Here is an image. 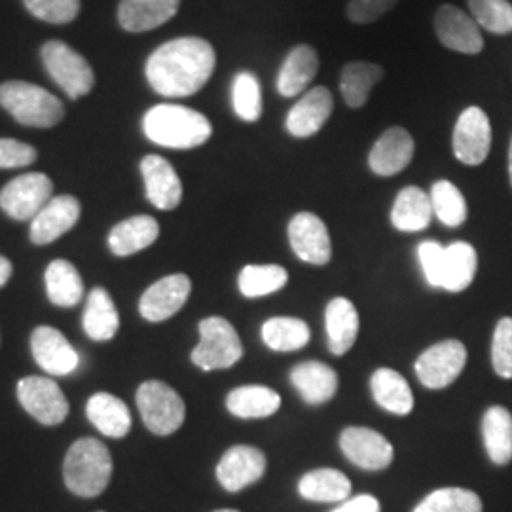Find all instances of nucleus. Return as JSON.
<instances>
[{"label": "nucleus", "mask_w": 512, "mask_h": 512, "mask_svg": "<svg viewBox=\"0 0 512 512\" xmlns=\"http://www.w3.org/2000/svg\"><path fill=\"white\" fill-rule=\"evenodd\" d=\"M215 65L217 54L207 40L175 38L148 57V84L164 97H190L209 82Z\"/></svg>", "instance_id": "obj_1"}, {"label": "nucleus", "mask_w": 512, "mask_h": 512, "mask_svg": "<svg viewBox=\"0 0 512 512\" xmlns=\"http://www.w3.org/2000/svg\"><path fill=\"white\" fill-rule=\"evenodd\" d=\"M143 129L152 143L175 150L202 147L213 135V126L202 112L183 105L152 107L143 118Z\"/></svg>", "instance_id": "obj_2"}, {"label": "nucleus", "mask_w": 512, "mask_h": 512, "mask_svg": "<svg viewBox=\"0 0 512 512\" xmlns=\"http://www.w3.org/2000/svg\"><path fill=\"white\" fill-rule=\"evenodd\" d=\"M112 458L109 448L97 439H80L69 448L63 478L69 492L78 497H97L109 486Z\"/></svg>", "instance_id": "obj_3"}, {"label": "nucleus", "mask_w": 512, "mask_h": 512, "mask_svg": "<svg viewBox=\"0 0 512 512\" xmlns=\"http://www.w3.org/2000/svg\"><path fill=\"white\" fill-rule=\"evenodd\" d=\"M0 105L19 124L29 128H54L65 116V107L54 93L21 80L0 86Z\"/></svg>", "instance_id": "obj_4"}, {"label": "nucleus", "mask_w": 512, "mask_h": 512, "mask_svg": "<svg viewBox=\"0 0 512 512\" xmlns=\"http://www.w3.org/2000/svg\"><path fill=\"white\" fill-rule=\"evenodd\" d=\"M137 406L148 431L154 435H173L186 418V406L181 395L158 380H148L137 391Z\"/></svg>", "instance_id": "obj_5"}, {"label": "nucleus", "mask_w": 512, "mask_h": 512, "mask_svg": "<svg viewBox=\"0 0 512 512\" xmlns=\"http://www.w3.org/2000/svg\"><path fill=\"white\" fill-rule=\"evenodd\" d=\"M42 63L55 84L71 99L92 92L95 76L90 63L61 40H50L40 50Z\"/></svg>", "instance_id": "obj_6"}, {"label": "nucleus", "mask_w": 512, "mask_h": 512, "mask_svg": "<svg viewBox=\"0 0 512 512\" xmlns=\"http://www.w3.org/2000/svg\"><path fill=\"white\" fill-rule=\"evenodd\" d=\"M200 344L192 351V363L205 372L230 368L243 357L238 332L222 317H207L200 323Z\"/></svg>", "instance_id": "obj_7"}, {"label": "nucleus", "mask_w": 512, "mask_h": 512, "mask_svg": "<svg viewBox=\"0 0 512 512\" xmlns=\"http://www.w3.org/2000/svg\"><path fill=\"white\" fill-rule=\"evenodd\" d=\"M54 183L44 173H25L0 192V209L16 220H33L52 200Z\"/></svg>", "instance_id": "obj_8"}, {"label": "nucleus", "mask_w": 512, "mask_h": 512, "mask_svg": "<svg viewBox=\"0 0 512 512\" xmlns=\"http://www.w3.org/2000/svg\"><path fill=\"white\" fill-rule=\"evenodd\" d=\"M18 399L25 412L42 425H59L69 416V401L61 387L50 378L29 376L19 380Z\"/></svg>", "instance_id": "obj_9"}, {"label": "nucleus", "mask_w": 512, "mask_h": 512, "mask_svg": "<svg viewBox=\"0 0 512 512\" xmlns=\"http://www.w3.org/2000/svg\"><path fill=\"white\" fill-rule=\"evenodd\" d=\"M467 363V349L459 340H444L425 349L416 361V374L429 389H442L458 380Z\"/></svg>", "instance_id": "obj_10"}, {"label": "nucleus", "mask_w": 512, "mask_h": 512, "mask_svg": "<svg viewBox=\"0 0 512 512\" xmlns=\"http://www.w3.org/2000/svg\"><path fill=\"white\" fill-rule=\"evenodd\" d=\"M492 148V124L478 107L463 110L454 129V154L461 164L480 165Z\"/></svg>", "instance_id": "obj_11"}, {"label": "nucleus", "mask_w": 512, "mask_h": 512, "mask_svg": "<svg viewBox=\"0 0 512 512\" xmlns=\"http://www.w3.org/2000/svg\"><path fill=\"white\" fill-rule=\"evenodd\" d=\"M340 448L353 465L365 471H384L395 456L391 442L368 427H348L340 435Z\"/></svg>", "instance_id": "obj_12"}, {"label": "nucleus", "mask_w": 512, "mask_h": 512, "mask_svg": "<svg viewBox=\"0 0 512 512\" xmlns=\"http://www.w3.org/2000/svg\"><path fill=\"white\" fill-rule=\"evenodd\" d=\"M190 291L192 283L188 275H165L160 281L150 285L141 296L139 311L143 319L150 323H162L165 319L173 317L177 311L183 310Z\"/></svg>", "instance_id": "obj_13"}, {"label": "nucleus", "mask_w": 512, "mask_h": 512, "mask_svg": "<svg viewBox=\"0 0 512 512\" xmlns=\"http://www.w3.org/2000/svg\"><path fill=\"white\" fill-rule=\"evenodd\" d=\"M266 473V456L255 448L238 444L232 446L217 465V478L226 492H241L258 482Z\"/></svg>", "instance_id": "obj_14"}, {"label": "nucleus", "mask_w": 512, "mask_h": 512, "mask_svg": "<svg viewBox=\"0 0 512 512\" xmlns=\"http://www.w3.org/2000/svg\"><path fill=\"white\" fill-rule=\"evenodd\" d=\"M289 239L294 255L315 266H325L332 256V245L325 222L313 213H298L289 222Z\"/></svg>", "instance_id": "obj_15"}, {"label": "nucleus", "mask_w": 512, "mask_h": 512, "mask_svg": "<svg viewBox=\"0 0 512 512\" xmlns=\"http://www.w3.org/2000/svg\"><path fill=\"white\" fill-rule=\"evenodd\" d=\"M435 33L442 46L459 54H480L484 48V38L475 19L456 6H440L435 16Z\"/></svg>", "instance_id": "obj_16"}, {"label": "nucleus", "mask_w": 512, "mask_h": 512, "mask_svg": "<svg viewBox=\"0 0 512 512\" xmlns=\"http://www.w3.org/2000/svg\"><path fill=\"white\" fill-rule=\"evenodd\" d=\"M31 349L37 365L52 376H69L80 363L78 351L63 336V332L52 327L33 330Z\"/></svg>", "instance_id": "obj_17"}, {"label": "nucleus", "mask_w": 512, "mask_h": 512, "mask_svg": "<svg viewBox=\"0 0 512 512\" xmlns=\"http://www.w3.org/2000/svg\"><path fill=\"white\" fill-rule=\"evenodd\" d=\"M141 173L145 179L148 202L162 211H173L183 200V183L162 156L150 154L141 162Z\"/></svg>", "instance_id": "obj_18"}, {"label": "nucleus", "mask_w": 512, "mask_h": 512, "mask_svg": "<svg viewBox=\"0 0 512 512\" xmlns=\"http://www.w3.org/2000/svg\"><path fill=\"white\" fill-rule=\"evenodd\" d=\"M332 109H334V99L329 88L317 86L310 92L304 93L287 114V131L298 139L313 137L327 124Z\"/></svg>", "instance_id": "obj_19"}, {"label": "nucleus", "mask_w": 512, "mask_h": 512, "mask_svg": "<svg viewBox=\"0 0 512 512\" xmlns=\"http://www.w3.org/2000/svg\"><path fill=\"white\" fill-rule=\"evenodd\" d=\"M80 219V203L74 196H55L31 220V241L35 245H50L61 238Z\"/></svg>", "instance_id": "obj_20"}, {"label": "nucleus", "mask_w": 512, "mask_h": 512, "mask_svg": "<svg viewBox=\"0 0 512 512\" xmlns=\"http://www.w3.org/2000/svg\"><path fill=\"white\" fill-rule=\"evenodd\" d=\"M414 148V137L406 129H387L370 150L368 165L380 177L397 175L412 162Z\"/></svg>", "instance_id": "obj_21"}, {"label": "nucleus", "mask_w": 512, "mask_h": 512, "mask_svg": "<svg viewBox=\"0 0 512 512\" xmlns=\"http://www.w3.org/2000/svg\"><path fill=\"white\" fill-rule=\"evenodd\" d=\"M179 6L181 0H122L118 21L128 33H147L173 18Z\"/></svg>", "instance_id": "obj_22"}, {"label": "nucleus", "mask_w": 512, "mask_h": 512, "mask_svg": "<svg viewBox=\"0 0 512 512\" xmlns=\"http://www.w3.org/2000/svg\"><path fill=\"white\" fill-rule=\"evenodd\" d=\"M291 382L308 404L327 403L338 391L336 370L317 361H308V363L294 366Z\"/></svg>", "instance_id": "obj_23"}, {"label": "nucleus", "mask_w": 512, "mask_h": 512, "mask_svg": "<svg viewBox=\"0 0 512 512\" xmlns=\"http://www.w3.org/2000/svg\"><path fill=\"white\" fill-rule=\"evenodd\" d=\"M160 236L158 220L148 215H137L116 224L109 234L112 255L129 256L150 247Z\"/></svg>", "instance_id": "obj_24"}, {"label": "nucleus", "mask_w": 512, "mask_h": 512, "mask_svg": "<svg viewBox=\"0 0 512 512\" xmlns=\"http://www.w3.org/2000/svg\"><path fill=\"white\" fill-rule=\"evenodd\" d=\"M319 71V55L308 46L300 44L291 54L287 55L285 63L277 76V92L283 97H296L310 86L311 80Z\"/></svg>", "instance_id": "obj_25"}, {"label": "nucleus", "mask_w": 512, "mask_h": 512, "mask_svg": "<svg viewBox=\"0 0 512 512\" xmlns=\"http://www.w3.org/2000/svg\"><path fill=\"white\" fill-rule=\"evenodd\" d=\"M88 420L99 433L110 439H122L131 429V414L124 401L110 393H95L86 406Z\"/></svg>", "instance_id": "obj_26"}, {"label": "nucleus", "mask_w": 512, "mask_h": 512, "mask_svg": "<svg viewBox=\"0 0 512 512\" xmlns=\"http://www.w3.org/2000/svg\"><path fill=\"white\" fill-rule=\"evenodd\" d=\"M325 321H327L330 353L340 357L353 348L357 340L359 313L348 298H334L330 300L325 311Z\"/></svg>", "instance_id": "obj_27"}, {"label": "nucleus", "mask_w": 512, "mask_h": 512, "mask_svg": "<svg viewBox=\"0 0 512 512\" xmlns=\"http://www.w3.org/2000/svg\"><path fill=\"white\" fill-rule=\"evenodd\" d=\"M370 389L374 401L391 414L406 416L414 408L412 389L397 370L378 368L370 378Z\"/></svg>", "instance_id": "obj_28"}, {"label": "nucleus", "mask_w": 512, "mask_h": 512, "mask_svg": "<svg viewBox=\"0 0 512 512\" xmlns=\"http://www.w3.org/2000/svg\"><path fill=\"white\" fill-rule=\"evenodd\" d=\"M431 219H433L431 198L421 188L406 186L399 192L391 211V222L397 230L421 232L431 224Z\"/></svg>", "instance_id": "obj_29"}, {"label": "nucleus", "mask_w": 512, "mask_h": 512, "mask_svg": "<svg viewBox=\"0 0 512 512\" xmlns=\"http://www.w3.org/2000/svg\"><path fill=\"white\" fill-rule=\"evenodd\" d=\"M476 268H478V255L473 245L465 241H456L444 247L442 289L448 293L465 291L475 279Z\"/></svg>", "instance_id": "obj_30"}, {"label": "nucleus", "mask_w": 512, "mask_h": 512, "mask_svg": "<svg viewBox=\"0 0 512 512\" xmlns=\"http://www.w3.org/2000/svg\"><path fill=\"white\" fill-rule=\"evenodd\" d=\"M482 437L490 459L495 465L512 461V414L505 406H492L482 418Z\"/></svg>", "instance_id": "obj_31"}, {"label": "nucleus", "mask_w": 512, "mask_h": 512, "mask_svg": "<svg viewBox=\"0 0 512 512\" xmlns=\"http://www.w3.org/2000/svg\"><path fill=\"white\" fill-rule=\"evenodd\" d=\"M298 492L313 503H344L351 495V482L336 469H315L300 478Z\"/></svg>", "instance_id": "obj_32"}, {"label": "nucleus", "mask_w": 512, "mask_h": 512, "mask_svg": "<svg viewBox=\"0 0 512 512\" xmlns=\"http://www.w3.org/2000/svg\"><path fill=\"white\" fill-rule=\"evenodd\" d=\"M281 406V397L264 385H243L226 397V408L243 420L268 418Z\"/></svg>", "instance_id": "obj_33"}, {"label": "nucleus", "mask_w": 512, "mask_h": 512, "mask_svg": "<svg viewBox=\"0 0 512 512\" xmlns=\"http://www.w3.org/2000/svg\"><path fill=\"white\" fill-rule=\"evenodd\" d=\"M46 293L54 306L73 308L84 296V281L69 260L57 258L46 268Z\"/></svg>", "instance_id": "obj_34"}, {"label": "nucleus", "mask_w": 512, "mask_h": 512, "mask_svg": "<svg viewBox=\"0 0 512 512\" xmlns=\"http://www.w3.org/2000/svg\"><path fill=\"white\" fill-rule=\"evenodd\" d=\"M120 329V317L107 289H93L84 311V330L95 342H107Z\"/></svg>", "instance_id": "obj_35"}, {"label": "nucleus", "mask_w": 512, "mask_h": 512, "mask_svg": "<svg viewBox=\"0 0 512 512\" xmlns=\"http://www.w3.org/2000/svg\"><path fill=\"white\" fill-rule=\"evenodd\" d=\"M384 78V69L376 63L353 61L342 71L340 90L346 105L351 109H359L366 105L374 86Z\"/></svg>", "instance_id": "obj_36"}, {"label": "nucleus", "mask_w": 512, "mask_h": 512, "mask_svg": "<svg viewBox=\"0 0 512 512\" xmlns=\"http://www.w3.org/2000/svg\"><path fill=\"white\" fill-rule=\"evenodd\" d=\"M310 327L296 317H272L262 325V340L274 351L289 353L310 344Z\"/></svg>", "instance_id": "obj_37"}, {"label": "nucleus", "mask_w": 512, "mask_h": 512, "mask_svg": "<svg viewBox=\"0 0 512 512\" xmlns=\"http://www.w3.org/2000/svg\"><path fill=\"white\" fill-rule=\"evenodd\" d=\"M289 281L285 268L277 264L268 266H245L239 274V291L247 298H258L277 293Z\"/></svg>", "instance_id": "obj_38"}, {"label": "nucleus", "mask_w": 512, "mask_h": 512, "mask_svg": "<svg viewBox=\"0 0 512 512\" xmlns=\"http://www.w3.org/2000/svg\"><path fill=\"white\" fill-rule=\"evenodd\" d=\"M433 215L448 228H458L467 220V202L456 184L439 181L431 188Z\"/></svg>", "instance_id": "obj_39"}, {"label": "nucleus", "mask_w": 512, "mask_h": 512, "mask_svg": "<svg viewBox=\"0 0 512 512\" xmlns=\"http://www.w3.org/2000/svg\"><path fill=\"white\" fill-rule=\"evenodd\" d=\"M414 512H482V499L465 488H440L427 495Z\"/></svg>", "instance_id": "obj_40"}, {"label": "nucleus", "mask_w": 512, "mask_h": 512, "mask_svg": "<svg viewBox=\"0 0 512 512\" xmlns=\"http://www.w3.org/2000/svg\"><path fill=\"white\" fill-rule=\"evenodd\" d=\"M234 112L243 122H256L262 116V88L253 73H239L232 84Z\"/></svg>", "instance_id": "obj_41"}, {"label": "nucleus", "mask_w": 512, "mask_h": 512, "mask_svg": "<svg viewBox=\"0 0 512 512\" xmlns=\"http://www.w3.org/2000/svg\"><path fill=\"white\" fill-rule=\"evenodd\" d=\"M471 14L478 27L494 33H512V4L509 0H469Z\"/></svg>", "instance_id": "obj_42"}, {"label": "nucleus", "mask_w": 512, "mask_h": 512, "mask_svg": "<svg viewBox=\"0 0 512 512\" xmlns=\"http://www.w3.org/2000/svg\"><path fill=\"white\" fill-rule=\"evenodd\" d=\"M29 14L46 23L65 25L78 18L80 0H23Z\"/></svg>", "instance_id": "obj_43"}, {"label": "nucleus", "mask_w": 512, "mask_h": 512, "mask_svg": "<svg viewBox=\"0 0 512 512\" xmlns=\"http://www.w3.org/2000/svg\"><path fill=\"white\" fill-rule=\"evenodd\" d=\"M492 365L495 374L511 380L512 378V317H503L494 330L492 342Z\"/></svg>", "instance_id": "obj_44"}, {"label": "nucleus", "mask_w": 512, "mask_h": 512, "mask_svg": "<svg viewBox=\"0 0 512 512\" xmlns=\"http://www.w3.org/2000/svg\"><path fill=\"white\" fill-rule=\"evenodd\" d=\"M421 270L431 287L442 289V268H444V247L437 241H423L418 247Z\"/></svg>", "instance_id": "obj_45"}, {"label": "nucleus", "mask_w": 512, "mask_h": 512, "mask_svg": "<svg viewBox=\"0 0 512 512\" xmlns=\"http://www.w3.org/2000/svg\"><path fill=\"white\" fill-rule=\"evenodd\" d=\"M37 160V150L16 139H0V169L25 167Z\"/></svg>", "instance_id": "obj_46"}, {"label": "nucleus", "mask_w": 512, "mask_h": 512, "mask_svg": "<svg viewBox=\"0 0 512 512\" xmlns=\"http://www.w3.org/2000/svg\"><path fill=\"white\" fill-rule=\"evenodd\" d=\"M399 0H349L348 18L353 23H374L385 16L391 8L397 6Z\"/></svg>", "instance_id": "obj_47"}, {"label": "nucleus", "mask_w": 512, "mask_h": 512, "mask_svg": "<svg viewBox=\"0 0 512 512\" xmlns=\"http://www.w3.org/2000/svg\"><path fill=\"white\" fill-rule=\"evenodd\" d=\"M380 501L374 495H357L351 497L348 501H344L338 509L332 512H380Z\"/></svg>", "instance_id": "obj_48"}, {"label": "nucleus", "mask_w": 512, "mask_h": 512, "mask_svg": "<svg viewBox=\"0 0 512 512\" xmlns=\"http://www.w3.org/2000/svg\"><path fill=\"white\" fill-rule=\"evenodd\" d=\"M12 272H14L12 262H10L6 256L0 255V287H4V285L10 281Z\"/></svg>", "instance_id": "obj_49"}, {"label": "nucleus", "mask_w": 512, "mask_h": 512, "mask_svg": "<svg viewBox=\"0 0 512 512\" xmlns=\"http://www.w3.org/2000/svg\"><path fill=\"white\" fill-rule=\"evenodd\" d=\"M509 175H511V184H512V139H511V147H509Z\"/></svg>", "instance_id": "obj_50"}, {"label": "nucleus", "mask_w": 512, "mask_h": 512, "mask_svg": "<svg viewBox=\"0 0 512 512\" xmlns=\"http://www.w3.org/2000/svg\"><path fill=\"white\" fill-rule=\"evenodd\" d=\"M215 512H239V511H234V509H220V511H215Z\"/></svg>", "instance_id": "obj_51"}, {"label": "nucleus", "mask_w": 512, "mask_h": 512, "mask_svg": "<svg viewBox=\"0 0 512 512\" xmlns=\"http://www.w3.org/2000/svg\"><path fill=\"white\" fill-rule=\"evenodd\" d=\"M99 512H103V511H99Z\"/></svg>", "instance_id": "obj_52"}]
</instances>
